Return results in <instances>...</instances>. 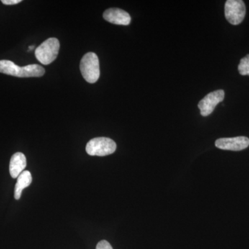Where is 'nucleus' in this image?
<instances>
[{
	"label": "nucleus",
	"mask_w": 249,
	"mask_h": 249,
	"mask_svg": "<svg viewBox=\"0 0 249 249\" xmlns=\"http://www.w3.org/2000/svg\"><path fill=\"white\" fill-rule=\"evenodd\" d=\"M34 46H31V47H29V50H31V49H34Z\"/></svg>",
	"instance_id": "nucleus-14"
},
{
	"label": "nucleus",
	"mask_w": 249,
	"mask_h": 249,
	"mask_svg": "<svg viewBox=\"0 0 249 249\" xmlns=\"http://www.w3.org/2000/svg\"><path fill=\"white\" fill-rule=\"evenodd\" d=\"M0 73L19 78H30L43 76L45 70L40 65L36 64L19 67L11 60H0Z\"/></svg>",
	"instance_id": "nucleus-1"
},
{
	"label": "nucleus",
	"mask_w": 249,
	"mask_h": 249,
	"mask_svg": "<svg viewBox=\"0 0 249 249\" xmlns=\"http://www.w3.org/2000/svg\"><path fill=\"white\" fill-rule=\"evenodd\" d=\"M238 71L242 76H249V54L241 59Z\"/></svg>",
	"instance_id": "nucleus-11"
},
{
	"label": "nucleus",
	"mask_w": 249,
	"mask_h": 249,
	"mask_svg": "<svg viewBox=\"0 0 249 249\" xmlns=\"http://www.w3.org/2000/svg\"><path fill=\"white\" fill-rule=\"evenodd\" d=\"M59 49H60V42L58 39L51 37L42 42L36 49V58L43 65H49L56 59Z\"/></svg>",
	"instance_id": "nucleus-3"
},
{
	"label": "nucleus",
	"mask_w": 249,
	"mask_h": 249,
	"mask_svg": "<svg viewBox=\"0 0 249 249\" xmlns=\"http://www.w3.org/2000/svg\"><path fill=\"white\" fill-rule=\"evenodd\" d=\"M22 0H1V2L5 5H14L20 3Z\"/></svg>",
	"instance_id": "nucleus-13"
},
{
	"label": "nucleus",
	"mask_w": 249,
	"mask_h": 249,
	"mask_svg": "<svg viewBox=\"0 0 249 249\" xmlns=\"http://www.w3.org/2000/svg\"><path fill=\"white\" fill-rule=\"evenodd\" d=\"M27 166V159L22 152H16L10 160L9 171L13 178H18Z\"/></svg>",
	"instance_id": "nucleus-9"
},
{
	"label": "nucleus",
	"mask_w": 249,
	"mask_h": 249,
	"mask_svg": "<svg viewBox=\"0 0 249 249\" xmlns=\"http://www.w3.org/2000/svg\"><path fill=\"white\" fill-rule=\"evenodd\" d=\"M224 96H225V93L224 90L222 89L213 91L206 95L198 104V107L200 109L201 116H207L212 114L216 106L224 101Z\"/></svg>",
	"instance_id": "nucleus-6"
},
{
	"label": "nucleus",
	"mask_w": 249,
	"mask_h": 249,
	"mask_svg": "<svg viewBox=\"0 0 249 249\" xmlns=\"http://www.w3.org/2000/svg\"><path fill=\"white\" fill-rule=\"evenodd\" d=\"M80 71L88 83H95L100 77L99 60L92 52L85 54L80 65Z\"/></svg>",
	"instance_id": "nucleus-2"
},
{
	"label": "nucleus",
	"mask_w": 249,
	"mask_h": 249,
	"mask_svg": "<svg viewBox=\"0 0 249 249\" xmlns=\"http://www.w3.org/2000/svg\"><path fill=\"white\" fill-rule=\"evenodd\" d=\"M103 18L107 22L117 25H129L131 17L128 13L118 8H111L105 11Z\"/></svg>",
	"instance_id": "nucleus-8"
},
{
	"label": "nucleus",
	"mask_w": 249,
	"mask_h": 249,
	"mask_svg": "<svg viewBox=\"0 0 249 249\" xmlns=\"http://www.w3.org/2000/svg\"><path fill=\"white\" fill-rule=\"evenodd\" d=\"M224 11L228 22L232 25H238L245 19L246 6L242 0H228Z\"/></svg>",
	"instance_id": "nucleus-5"
},
{
	"label": "nucleus",
	"mask_w": 249,
	"mask_h": 249,
	"mask_svg": "<svg viewBox=\"0 0 249 249\" xmlns=\"http://www.w3.org/2000/svg\"><path fill=\"white\" fill-rule=\"evenodd\" d=\"M96 249H113V248L107 241L102 240L98 242Z\"/></svg>",
	"instance_id": "nucleus-12"
},
{
	"label": "nucleus",
	"mask_w": 249,
	"mask_h": 249,
	"mask_svg": "<svg viewBox=\"0 0 249 249\" xmlns=\"http://www.w3.org/2000/svg\"><path fill=\"white\" fill-rule=\"evenodd\" d=\"M31 182H32V176L30 172L24 170L18 178L17 183L15 187V199L17 200L20 199L23 190L27 188Z\"/></svg>",
	"instance_id": "nucleus-10"
},
{
	"label": "nucleus",
	"mask_w": 249,
	"mask_h": 249,
	"mask_svg": "<svg viewBox=\"0 0 249 249\" xmlns=\"http://www.w3.org/2000/svg\"><path fill=\"white\" fill-rule=\"evenodd\" d=\"M116 150V142L107 137H97L91 139L86 145L87 153L91 156L104 157L111 155Z\"/></svg>",
	"instance_id": "nucleus-4"
},
{
	"label": "nucleus",
	"mask_w": 249,
	"mask_h": 249,
	"mask_svg": "<svg viewBox=\"0 0 249 249\" xmlns=\"http://www.w3.org/2000/svg\"><path fill=\"white\" fill-rule=\"evenodd\" d=\"M249 145V139L246 137L222 138L215 142V146L224 150L241 151L247 148Z\"/></svg>",
	"instance_id": "nucleus-7"
}]
</instances>
